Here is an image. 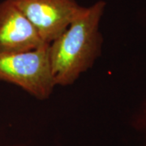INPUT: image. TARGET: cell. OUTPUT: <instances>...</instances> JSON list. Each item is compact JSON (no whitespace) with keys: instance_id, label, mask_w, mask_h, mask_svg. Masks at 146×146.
<instances>
[{"instance_id":"6da1fadb","label":"cell","mask_w":146,"mask_h":146,"mask_svg":"<svg viewBox=\"0 0 146 146\" xmlns=\"http://www.w3.org/2000/svg\"><path fill=\"white\" fill-rule=\"evenodd\" d=\"M106 3L83 7L64 31L50 43V62L55 85H69L92 68L102 51L100 21Z\"/></svg>"},{"instance_id":"7a4b0ae2","label":"cell","mask_w":146,"mask_h":146,"mask_svg":"<svg viewBox=\"0 0 146 146\" xmlns=\"http://www.w3.org/2000/svg\"><path fill=\"white\" fill-rule=\"evenodd\" d=\"M50 44L26 52L0 54V81L13 84L38 100L51 95L55 84L50 62Z\"/></svg>"},{"instance_id":"3957f363","label":"cell","mask_w":146,"mask_h":146,"mask_svg":"<svg viewBox=\"0 0 146 146\" xmlns=\"http://www.w3.org/2000/svg\"><path fill=\"white\" fill-rule=\"evenodd\" d=\"M46 43L56 39L84 7L76 0H11Z\"/></svg>"},{"instance_id":"277c9868","label":"cell","mask_w":146,"mask_h":146,"mask_svg":"<svg viewBox=\"0 0 146 146\" xmlns=\"http://www.w3.org/2000/svg\"><path fill=\"white\" fill-rule=\"evenodd\" d=\"M47 44L11 0L0 3V54L26 52Z\"/></svg>"},{"instance_id":"5b68a950","label":"cell","mask_w":146,"mask_h":146,"mask_svg":"<svg viewBox=\"0 0 146 146\" xmlns=\"http://www.w3.org/2000/svg\"><path fill=\"white\" fill-rule=\"evenodd\" d=\"M145 146H146V145H145Z\"/></svg>"}]
</instances>
